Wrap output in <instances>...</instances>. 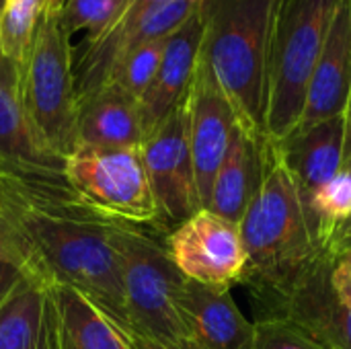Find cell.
<instances>
[{"label": "cell", "instance_id": "1", "mask_svg": "<svg viewBox=\"0 0 351 349\" xmlns=\"http://www.w3.org/2000/svg\"><path fill=\"white\" fill-rule=\"evenodd\" d=\"M0 220L25 274L43 286L70 288L128 329L117 257V224L74 193L45 191L0 177Z\"/></svg>", "mask_w": 351, "mask_h": 349}, {"label": "cell", "instance_id": "2", "mask_svg": "<svg viewBox=\"0 0 351 349\" xmlns=\"http://www.w3.org/2000/svg\"><path fill=\"white\" fill-rule=\"evenodd\" d=\"M239 228L247 253L241 284L259 300L263 315H269L323 253L298 183L269 142L259 187Z\"/></svg>", "mask_w": 351, "mask_h": 349}, {"label": "cell", "instance_id": "3", "mask_svg": "<svg viewBox=\"0 0 351 349\" xmlns=\"http://www.w3.org/2000/svg\"><path fill=\"white\" fill-rule=\"evenodd\" d=\"M278 0H204L199 60L230 101L239 125L265 140L269 47Z\"/></svg>", "mask_w": 351, "mask_h": 349}, {"label": "cell", "instance_id": "4", "mask_svg": "<svg viewBox=\"0 0 351 349\" xmlns=\"http://www.w3.org/2000/svg\"><path fill=\"white\" fill-rule=\"evenodd\" d=\"M339 0H278L269 47V103L265 134L284 144L298 128L317 60Z\"/></svg>", "mask_w": 351, "mask_h": 349}, {"label": "cell", "instance_id": "5", "mask_svg": "<svg viewBox=\"0 0 351 349\" xmlns=\"http://www.w3.org/2000/svg\"><path fill=\"white\" fill-rule=\"evenodd\" d=\"M117 257L128 329L171 349H185L181 294L185 278L171 261L165 237L117 224Z\"/></svg>", "mask_w": 351, "mask_h": 349}, {"label": "cell", "instance_id": "6", "mask_svg": "<svg viewBox=\"0 0 351 349\" xmlns=\"http://www.w3.org/2000/svg\"><path fill=\"white\" fill-rule=\"evenodd\" d=\"M16 97L45 144L60 156L76 148L78 93L74 56L60 14L43 12L33 47L19 70Z\"/></svg>", "mask_w": 351, "mask_h": 349}, {"label": "cell", "instance_id": "7", "mask_svg": "<svg viewBox=\"0 0 351 349\" xmlns=\"http://www.w3.org/2000/svg\"><path fill=\"white\" fill-rule=\"evenodd\" d=\"M64 177L90 212L156 232V204L140 148L76 146L66 156Z\"/></svg>", "mask_w": 351, "mask_h": 349}, {"label": "cell", "instance_id": "8", "mask_svg": "<svg viewBox=\"0 0 351 349\" xmlns=\"http://www.w3.org/2000/svg\"><path fill=\"white\" fill-rule=\"evenodd\" d=\"M140 152L156 204V232L167 237L195 212L204 210L197 197L189 148L187 97L144 138Z\"/></svg>", "mask_w": 351, "mask_h": 349}, {"label": "cell", "instance_id": "9", "mask_svg": "<svg viewBox=\"0 0 351 349\" xmlns=\"http://www.w3.org/2000/svg\"><path fill=\"white\" fill-rule=\"evenodd\" d=\"M165 247L185 280L212 290H230L243 282L247 253L237 222L212 210H199L165 237Z\"/></svg>", "mask_w": 351, "mask_h": 349}, {"label": "cell", "instance_id": "10", "mask_svg": "<svg viewBox=\"0 0 351 349\" xmlns=\"http://www.w3.org/2000/svg\"><path fill=\"white\" fill-rule=\"evenodd\" d=\"M187 109L197 197L202 208H208L216 173L228 152L239 119L230 101L202 60L197 62V70L187 93Z\"/></svg>", "mask_w": 351, "mask_h": 349}, {"label": "cell", "instance_id": "11", "mask_svg": "<svg viewBox=\"0 0 351 349\" xmlns=\"http://www.w3.org/2000/svg\"><path fill=\"white\" fill-rule=\"evenodd\" d=\"M64 167L66 158L45 144L16 93L0 86V177L45 191L72 193Z\"/></svg>", "mask_w": 351, "mask_h": 349}, {"label": "cell", "instance_id": "12", "mask_svg": "<svg viewBox=\"0 0 351 349\" xmlns=\"http://www.w3.org/2000/svg\"><path fill=\"white\" fill-rule=\"evenodd\" d=\"M202 2L204 0H171L121 33H109L99 39L84 41V49H80L78 58H74L78 99L103 88L109 82L113 68L128 51L148 41L171 37L185 21L197 12Z\"/></svg>", "mask_w": 351, "mask_h": 349}, {"label": "cell", "instance_id": "13", "mask_svg": "<svg viewBox=\"0 0 351 349\" xmlns=\"http://www.w3.org/2000/svg\"><path fill=\"white\" fill-rule=\"evenodd\" d=\"M333 259L321 253L298 284L263 317H284L327 349H351V309L333 292Z\"/></svg>", "mask_w": 351, "mask_h": 349}, {"label": "cell", "instance_id": "14", "mask_svg": "<svg viewBox=\"0 0 351 349\" xmlns=\"http://www.w3.org/2000/svg\"><path fill=\"white\" fill-rule=\"evenodd\" d=\"M185 349H253L255 323L237 306L230 290H212L191 280L181 294Z\"/></svg>", "mask_w": 351, "mask_h": 349}, {"label": "cell", "instance_id": "15", "mask_svg": "<svg viewBox=\"0 0 351 349\" xmlns=\"http://www.w3.org/2000/svg\"><path fill=\"white\" fill-rule=\"evenodd\" d=\"M351 93V0H339L327 41L313 70L296 132L346 113Z\"/></svg>", "mask_w": 351, "mask_h": 349}, {"label": "cell", "instance_id": "16", "mask_svg": "<svg viewBox=\"0 0 351 349\" xmlns=\"http://www.w3.org/2000/svg\"><path fill=\"white\" fill-rule=\"evenodd\" d=\"M202 39L204 16L199 6L197 12L167 39L158 72L148 91L138 101L144 138L154 132L162 123V119L187 97L197 70Z\"/></svg>", "mask_w": 351, "mask_h": 349}, {"label": "cell", "instance_id": "17", "mask_svg": "<svg viewBox=\"0 0 351 349\" xmlns=\"http://www.w3.org/2000/svg\"><path fill=\"white\" fill-rule=\"evenodd\" d=\"M144 142L140 105L134 97L105 84L78 99L76 146L88 148H140Z\"/></svg>", "mask_w": 351, "mask_h": 349}, {"label": "cell", "instance_id": "18", "mask_svg": "<svg viewBox=\"0 0 351 349\" xmlns=\"http://www.w3.org/2000/svg\"><path fill=\"white\" fill-rule=\"evenodd\" d=\"M343 144L346 123L343 115H339L294 132L284 144L276 146L294 175L304 202L341 171Z\"/></svg>", "mask_w": 351, "mask_h": 349}, {"label": "cell", "instance_id": "19", "mask_svg": "<svg viewBox=\"0 0 351 349\" xmlns=\"http://www.w3.org/2000/svg\"><path fill=\"white\" fill-rule=\"evenodd\" d=\"M267 142L237 128L228 152L216 173L206 210L241 224L263 175Z\"/></svg>", "mask_w": 351, "mask_h": 349}, {"label": "cell", "instance_id": "20", "mask_svg": "<svg viewBox=\"0 0 351 349\" xmlns=\"http://www.w3.org/2000/svg\"><path fill=\"white\" fill-rule=\"evenodd\" d=\"M53 319L49 288L25 276L0 306V349H51Z\"/></svg>", "mask_w": 351, "mask_h": 349}, {"label": "cell", "instance_id": "21", "mask_svg": "<svg viewBox=\"0 0 351 349\" xmlns=\"http://www.w3.org/2000/svg\"><path fill=\"white\" fill-rule=\"evenodd\" d=\"M47 288L53 296L62 327L72 349H132L125 337V329H121L88 298L70 288Z\"/></svg>", "mask_w": 351, "mask_h": 349}, {"label": "cell", "instance_id": "22", "mask_svg": "<svg viewBox=\"0 0 351 349\" xmlns=\"http://www.w3.org/2000/svg\"><path fill=\"white\" fill-rule=\"evenodd\" d=\"M306 216L313 234L321 247H327L331 234L351 216V173L339 171L333 179L321 185L306 202Z\"/></svg>", "mask_w": 351, "mask_h": 349}, {"label": "cell", "instance_id": "23", "mask_svg": "<svg viewBox=\"0 0 351 349\" xmlns=\"http://www.w3.org/2000/svg\"><path fill=\"white\" fill-rule=\"evenodd\" d=\"M43 12L45 0H6L4 4L0 16V47L16 70H21L33 47Z\"/></svg>", "mask_w": 351, "mask_h": 349}, {"label": "cell", "instance_id": "24", "mask_svg": "<svg viewBox=\"0 0 351 349\" xmlns=\"http://www.w3.org/2000/svg\"><path fill=\"white\" fill-rule=\"evenodd\" d=\"M167 39L169 37L154 39L128 51L113 68L107 84H115L117 88H121L123 93L140 101L158 72V66L167 47Z\"/></svg>", "mask_w": 351, "mask_h": 349}, {"label": "cell", "instance_id": "25", "mask_svg": "<svg viewBox=\"0 0 351 349\" xmlns=\"http://www.w3.org/2000/svg\"><path fill=\"white\" fill-rule=\"evenodd\" d=\"M128 0H66L60 23L70 37L76 31H86L84 41L101 37L121 14Z\"/></svg>", "mask_w": 351, "mask_h": 349}, {"label": "cell", "instance_id": "26", "mask_svg": "<svg viewBox=\"0 0 351 349\" xmlns=\"http://www.w3.org/2000/svg\"><path fill=\"white\" fill-rule=\"evenodd\" d=\"M253 349H327L284 317H259L255 321Z\"/></svg>", "mask_w": 351, "mask_h": 349}, {"label": "cell", "instance_id": "27", "mask_svg": "<svg viewBox=\"0 0 351 349\" xmlns=\"http://www.w3.org/2000/svg\"><path fill=\"white\" fill-rule=\"evenodd\" d=\"M329 282L335 296L351 309V251L333 259Z\"/></svg>", "mask_w": 351, "mask_h": 349}, {"label": "cell", "instance_id": "28", "mask_svg": "<svg viewBox=\"0 0 351 349\" xmlns=\"http://www.w3.org/2000/svg\"><path fill=\"white\" fill-rule=\"evenodd\" d=\"M25 272L23 267H19L16 263L10 261H2L0 259V306L4 304V300L14 292V288L25 280Z\"/></svg>", "mask_w": 351, "mask_h": 349}, {"label": "cell", "instance_id": "29", "mask_svg": "<svg viewBox=\"0 0 351 349\" xmlns=\"http://www.w3.org/2000/svg\"><path fill=\"white\" fill-rule=\"evenodd\" d=\"M351 251V216L331 234L327 247L323 249V253L331 259L343 255V253H350Z\"/></svg>", "mask_w": 351, "mask_h": 349}, {"label": "cell", "instance_id": "30", "mask_svg": "<svg viewBox=\"0 0 351 349\" xmlns=\"http://www.w3.org/2000/svg\"><path fill=\"white\" fill-rule=\"evenodd\" d=\"M0 86L10 88L14 93H16V86H19V70L6 58V53L2 51V47H0Z\"/></svg>", "mask_w": 351, "mask_h": 349}, {"label": "cell", "instance_id": "31", "mask_svg": "<svg viewBox=\"0 0 351 349\" xmlns=\"http://www.w3.org/2000/svg\"><path fill=\"white\" fill-rule=\"evenodd\" d=\"M0 259L2 261H10V263H16L19 267H23L21 265V259H19V253L14 249V243H12V239H10V234H8V230H6V226H4L2 220H0Z\"/></svg>", "mask_w": 351, "mask_h": 349}, {"label": "cell", "instance_id": "32", "mask_svg": "<svg viewBox=\"0 0 351 349\" xmlns=\"http://www.w3.org/2000/svg\"><path fill=\"white\" fill-rule=\"evenodd\" d=\"M343 123H346V144H343V167L341 169L351 173V93L346 113H343Z\"/></svg>", "mask_w": 351, "mask_h": 349}, {"label": "cell", "instance_id": "33", "mask_svg": "<svg viewBox=\"0 0 351 349\" xmlns=\"http://www.w3.org/2000/svg\"><path fill=\"white\" fill-rule=\"evenodd\" d=\"M51 298H53V296H51ZM53 306H56V302H53ZM51 349H72L68 337H66V331H64V327H62L58 309H56V319H53V341H51Z\"/></svg>", "mask_w": 351, "mask_h": 349}, {"label": "cell", "instance_id": "34", "mask_svg": "<svg viewBox=\"0 0 351 349\" xmlns=\"http://www.w3.org/2000/svg\"><path fill=\"white\" fill-rule=\"evenodd\" d=\"M125 337H128L130 348L132 349H171V348L160 346V344H154V341H150V339H144V337L136 335V333H134V331H130V329H125Z\"/></svg>", "mask_w": 351, "mask_h": 349}, {"label": "cell", "instance_id": "35", "mask_svg": "<svg viewBox=\"0 0 351 349\" xmlns=\"http://www.w3.org/2000/svg\"><path fill=\"white\" fill-rule=\"evenodd\" d=\"M66 0H45V12L47 14H60Z\"/></svg>", "mask_w": 351, "mask_h": 349}, {"label": "cell", "instance_id": "36", "mask_svg": "<svg viewBox=\"0 0 351 349\" xmlns=\"http://www.w3.org/2000/svg\"><path fill=\"white\" fill-rule=\"evenodd\" d=\"M4 4H6V0H0V16H2V12H4Z\"/></svg>", "mask_w": 351, "mask_h": 349}]
</instances>
